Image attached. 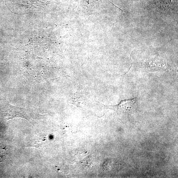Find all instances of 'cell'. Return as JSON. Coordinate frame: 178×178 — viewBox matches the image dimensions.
I'll list each match as a JSON object with an SVG mask.
<instances>
[{"label":"cell","mask_w":178,"mask_h":178,"mask_svg":"<svg viewBox=\"0 0 178 178\" xmlns=\"http://www.w3.org/2000/svg\"><path fill=\"white\" fill-rule=\"evenodd\" d=\"M136 99L123 100L118 105L110 107L113 110L119 111L121 112H127L132 110L136 103Z\"/></svg>","instance_id":"6da1fadb"}]
</instances>
